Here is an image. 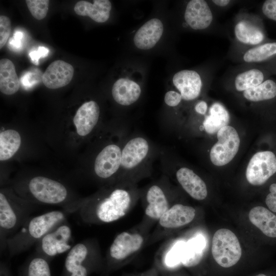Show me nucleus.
<instances>
[{"label": "nucleus", "instance_id": "obj_7", "mask_svg": "<svg viewBox=\"0 0 276 276\" xmlns=\"http://www.w3.org/2000/svg\"><path fill=\"white\" fill-rule=\"evenodd\" d=\"M72 240V231L66 221L51 230L36 243L35 253L50 262L56 256L71 249Z\"/></svg>", "mask_w": 276, "mask_h": 276}, {"label": "nucleus", "instance_id": "obj_8", "mask_svg": "<svg viewBox=\"0 0 276 276\" xmlns=\"http://www.w3.org/2000/svg\"><path fill=\"white\" fill-rule=\"evenodd\" d=\"M217 142L210 151V159L217 166L229 163L237 153L240 140L236 130L231 126H226L217 134Z\"/></svg>", "mask_w": 276, "mask_h": 276}, {"label": "nucleus", "instance_id": "obj_32", "mask_svg": "<svg viewBox=\"0 0 276 276\" xmlns=\"http://www.w3.org/2000/svg\"><path fill=\"white\" fill-rule=\"evenodd\" d=\"M276 54V42L266 43L251 48L244 54L246 62H258L264 61Z\"/></svg>", "mask_w": 276, "mask_h": 276}, {"label": "nucleus", "instance_id": "obj_9", "mask_svg": "<svg viewBox=\"0 0 276 276\" xmlns=\"http://www.w3.org/2000/svg\"><path fill=\"white\" fill-rule=\"evenodd\" d=\"M276 172V156L271 151H265L255 154L250 159L246 170V177L249 183L261 186Z\"/></svg>", "mask_w": 276, "mask_h": 276}, {"label": "nucleus", "instance_id": "obj_19", "mask_svg": "<svg viewBox=\"0 0 276 276\" xmlns=\"http://www.w3.org/2000/svg\"><path fill=\"white\" fill-rule=\"evenodd\" d=\"M196 214L195 209L181 204L173 205L159 219L160 225L165 228L181 227L190 223Z\"/></svg>", "mask_w": 276, "mask_h": 276}, {"label": "nucleus", "instance_id": "obj_26", "mask_svg": "<svg viewBox=\"0 0 276 276\" xmlns=\"http://www.w3.org/2000/svg\"><path fill=\"white\" fill-rule=\"evenodd\" d=\"M206 246L205 238L199 235L185 243L181 263L187 267H193L199 263L204 255Z\"/></svg>", "mask_w": 276, "mask_h": 276}, {"label": "nucleus", "instance_id": "obj_22", "mask_svg": "<svg viewBox=\"0 0 276 276\" xmlns=\"http://www.w3.org/2000/svg\"><path fill=\"white\" fill-rule=\"evenodd\" d=\"M248 217L252 224L269 238H276V215L262 206L252 208Z\"/></svg>", "mask_w": 276, "mask_h": 276}, {"label": "nucleus", "instance_id": "obj_6", "mask_svg": "<svg viewBox=\"0 0 276 276\" xmlns=\"http://www.w3.org/2000/svg\"><path fill=\"white\" fill-rule=\"evenodd\" d=\"M212 254L215 261L220 266L229 268L235 265L242 255L237 237L228 229H218L213 237Z\"/></svg>", "mask_w": 276, "mask_h": 276}, {"label": "nucleus", "instance_id": "obj_3", "mask_svg": "<svg viewBox=\"0 0 276 276\" xmlns=\"http://www.w3.org/2000/svg\"><path fill=\"white\" fill-rule=\"evenodd\" d=\"M21 195L29 201L61 205L67 213L77 212L80 205L69 199L67 188L60 181L43 176L31 178L26 183Z\"/></svg>", "mask_w": 276, "mask_h": 276}, {"label": "nucleus", "instance_id": "obj_30", "mask_svg": "<svg viewBox=\"0 0 276 276\" xmlns=\"http://www.w3.org/2000/svg\"><path fill=\"white\" fill-rule=\"evenodd\" d=\"M244 98L252 102L271 99L276 96V83L267 80L258 86L243 92Z\"/></svg>", "mask_w": 276, "mask_h": 276}, {"label": "nucleus", "instance_id": "obj_27", "mask_svg": "<svg viewBox=\"0 0 276 276\" xmlns=\"http://www.w3.org/2000/svg\"><path fill=\"white\" fill-rule=\"evenodd\" d=\"M18 276H52L50 262L35 253L19 267Z\"/></svg>", "mask_w": 276, "mask_h": 276}, {"label": "nucleus", "instance_id": "obj_17", "mask_svg": "<svg viewBox=\"0 0 276 276\" xmlns=\"http://www.w3.org/2000/svg\"><path fill=\"white\" fill-rule=\"evenodd\" d=\"M176 177L184 190L196 200L204 199L208 195L204 181L192 170L181 167L176 172Z\"/></svg>", "mask_w": 276, "mask_h": 276}, {"label": "nucleus", "instance_id": "obj_2", "mask_svg": "<svg viewBox=\"0 0 276 276\" xmlns=\"http://www.w3.org/2000/svg\"><path fill=\"white\" fill-rule=\"evenodd\" d=\"M66 216L64 211L55 210L30 217L16 233L7 240L6 248L10 257L29 249L51 230L66 221Z\"/></svg>", "mask_w": 276, "mask_h": 276}, {"label": "nucleus", "instance_id": "obj_34", "mask_svg": "<svg viewBox=\"0 0 276 276\" xmlns=\"http://www.w3.org/2000/svg\"><path fill=\"white\" fill-rule=\"evenodd\" d=\"M186 242L180 241L176 242L167 254L165 262L166 265L172 268L181 263L182 252Z\"/></svg>", "mask_w": 276, "mask_h": 276}, {"label": "nucleus", "instance_id": "obj_29", "mask_svg": "<svg viewBox=\"0 0 276 276\" xmlns=\"http://www.w3.org/2000/svg\"><path fill=\"white\" fill-rule=\"evenodd\" d=\"M21 144L19 133L14 129H7L0 133V160L11 158L18 151Z\"/></svg>", "mask_w": 276, "mask_h": 276}, {"label": "nucleus", "instance_id": "obj_37", "mask_svg": "<svg viewBox=\"0 0 276 276\" xmlns=\"http://www.w3.org/2000/svg\"><path fill=\"white\" fill-rule=\"evenodd\" d=\"M269 190V193L265 198V203L269 210L276 213V183H272Z\"/></svg>", "mask_w": 276, "mask_h": 276}, {"label": "nucleus", "instance_id": "obj_20", "mask_svg": "<svg viewBox=\"0 0 276 276\" xmlns=\"http://www.w3.org/2000/svg\"><path fill=\"white\" fill-rule=\"evenodd\" d=\"M92 4L85 1L78 2L75 7V13L80 16H87L97 22L106 21L110 15L111 4L108 0H95Z\"/></svg>", "mask_w": 276, "mask_h": 276}, {"label": "nucleus", "instance_id": "obj_5", "mask_svg": "<svg viewBox=\"0 0 276 276\" xmlns=\"http://www.w3.org/2000/svg\"><path fill=\"white\" fill-rule=\"evenodd\" d=\"M98 265L97 254L93 243L83 240L68 251L61 276H88Z\"/></svg>", "mask_w": 276, "mask_h": 276}, {"label": "nucleus", "instance_id": "obj_33", "mask_svg": "<svg viewBox=\"0 0 276 276\" xmlns=\"http://www.w3.org/2000/svg\"><path fill=\"white\" fill-rule=\"evenodd\" d=\"M49 0H27V7L32 15L36 19L41 20L47 15L49 5Z\"/></svg>", "mask_w": 276, "mask_h": 276}, {"label": "nucleus", "instance_id": "obj_31", "mask_svg": "<svg viewBox=\"0 0 276 276\" xmlns=\"http://www.w3.org/2000/svg\"><path fill=\"white\" fill-rule=\"evenodd\" d=\"M264 78V74L261 71L252 68L241 73L236 77L235 86L237 90L244 91L262 83Z\"/></svg>", "mask_w": 276, "mask_h": 276}, {"label": "nucleus", "instance_id": "obj_14", "mask_svg": "<svg viewBox=\"0 0 276 276\" xmlns=\"http://www.w3.org/2000/svg\"><path fill=\"white\" fill-rule=\"evenodd\" d=\"M173 83L184 100H194L200 94L201 79L195 71L184 70L178 72L173 77Z\"/></svg>", "mask_w": 276, "mask_h": 276}, {"label": "nucleus", "instance_id": "obj_41", "mask_svg": "<svg viewBox=\"0 0 276 276\" xmlns=\"http://www.w3.org/2000/svg\"><path fill=\"white\" fill-rule=\"evenodd\" d=\"M212 2L216 5L219 7H225L228 5L230 2L229 0H213Z\"/></svg>", "mask_w": 276, "mask_h": 276}, {"label": "nucleus", "instance_id": "obj_39", "mask_svg": "<svg viewBox=\"0 0 276 276\" xmlns=\"http://www.w3.org/2000/svg\"><path fill=\"white\" fill-rule=\"evenodd\" d=\"M207 109V104L205 101H203L199 102L195 106V110L196 112L202 115L206 113Z\"/></svg>", "mask_w": 276, "mask_h": 276}, {"label": "nucleus", "instance_id": "obj_24", "mask_svg": "<svg viewBox=\"0 0 276 276\" xmlns=\"http://www.w3.org/2000/svg\"><path fill=\"white\" fill-rule=\"evenodd\" d=\"M19 88V81L14 63L9 59L0 60V90L7 95L16 93Z\"/></svg>", "mask_w": 276, "mask_h": 276}, {"label": "nucleus", "instance_id": "obj_38", "mask_svg": "<svg viewBox=\"0 0 276 276\" xmlns=\"http://www.w3.org/2000/svg\"><path fill=\"white\" fill-rule=\"evenodd\" d=\"M182 100L181 95L175 91H169L165 94L164 101L165 103L171 107L177 106Z\"/></svg>", "mask_w": 276, "mask_h": 276}, {"label": "nucleus", "instance_id": "obj_15", "mask_svg": "<svg viewBox=\"0 0 276 276\" xmlns=\"http://www.w3.org/2000/svg\"><path fill=\"white\" fill-rule=\"evenodd\" d=\"M185 19L194 30H203L208 28L213 21V14L206 1L192 0L187 4Z\"/></svg>", "mask_w": 276, "mask_h": 276}, {"label": "nucleus", "instance_id": "obj_13", "mask_svg": "<svg viewBox=\"0 0 276 276\" xmlns=\"http://www.w3.org/2000/svg\"><path fill=\"white\" fill-rule=\"evenodd\" d=\"M74 73L73 66L63 60L52 62L44 72L42 80L50 89H57L67 85L71 81Z\"/></svg>", "mask_w": 276, "mask_h": 276}, {"label": "nucleus", "instance_id": "obj_1", "mask_svg": "<svg viewBox=\"0 0 276 276\" xmlns=\"http://www.w3.org/2000/svg\"><path fill=\"white\" fill-rule=\"evenodd\" d=\"M101 196L83 201L77 211L85 223H110L123 217L129 210L131 196L129 191L117 188Z\"/></svg>", "mask_w": 276, "mask_h": 276}, {"label": "nucleus", "instance_id": "obj_4", "mask_svg": "<svg viewBox=\"0 0 276 276\" xmlns=\"http://www.w3.org/2000/svg\"><path fill=\"white\" fill-rule=\"evenodd\" d=\"M8 190L0 192L1 248H6L7 240L16 233L31 217V202L20 199Z\"/></svg>", "mask_w": 276, "mask_h": 276}, {"label": "nucleus", "instance_id": "obj_25", "mask_svg": "<svg viewBox=\"0 0 276 276\" xmlns=\"http://www.w3.org/2000/svg\"><path fill=\"white\" fill-rule=\"evenodd\" d=\"M229 121L228 112L221 104L216 102L209 109V114L206 116L203 126L209 134H214L223 127L227 126Z\"/></svg>", "mask_w": 276, "mask_h": 276}, {"label": "nucleus", "instance_id": "obj_11", "mask_svg": "<svg viewBox=\"0 0 276 276\" xmlns=\"http://www.w3.org/2000/svg\"><path fill=\"white\" fill-rule=\"evenodd\" d=\"M122 147L110 144L104 147L95 158L94 171L102 179L112 177L121 169Z\"/></svg>", "mask_w": 276, "mask_h": 276}, {"label": "nucleus", "instance_id": "obj_28", "mask_svg": "<svg viewBox=\"0 0 276 276\" xmlns=\"http://www.w3.org/2000/svg\"><path fill=\"white\" fill-rule=\"evenodd\" d=\"M234 33L237 39L246 44H258L264 37L260 29L246 20L238 22L235 27Z\"/></svg>", "mask_w": 276, "mask_h": 276}, {"label": "nucleus", "instance_id": "obj_42", "mask_svg": "<svg viewBox=\"0 0 276 276\" xmlns=\"http://www.w3.org/2000/svg\"><path fill=\"white\" fill-rule=\"evenodd\" d=\"M255 276H267L266 275V274H263V273H260V274H258Z\"/></svg>", "mask_w": 276, "mask_h": 276}, {"label": "nucleus", "instance_id": "obj_21", "mask_svg": "<svg viewBox=\"0 0 276 276\" xmlns=\"http://www.w3.org/2000/svg\"><path fill=\"white\" fill-rule=\"evenodd\" d=\"M141 94L140 86L132 80L120 78L113 84L112 95L118 104L128 106L133 104L140 98Z\"/></svg>", "mask_w": 276, "mask_h": 276}, {"label": "nucleus", "instance_id": "obj_23", "mask_svg": "<svg viewBox=\"0 0 276 276\" xmlns=\"http://www.w3.org/2000/svg\"><path fill=\"white\" fill-rule=\"evenodd\" d=\"M146 197L148 202L145 210L146 215L153 219H159L169 208L163 190L157 185H153L148 189Z\"/></svg>", "mask_w": 276, "mask_h": 276}, {"label": "nucleus", "instance_id": "obj_18", "mask_svg": "<svg viewBox=\"0 0 276 276\" xmlns=\"http://www.w3.org/2000/svg\"><path fill=\"white\" fill-rule=\"evenodd\" d=\"M163 25L157 18H152L144 24L136 32L133 41L135 45L142 50L154 47L163 33Z\"/></svg>", "mask_w": 276, "mask_h": 276}, {"label": "nucleus", "instance_id": "obj_36", "mask_svg": "<svg viewBox=\"0 0 276 276\" xmlns=\"http://www.w3.org/2000/svg\"><path fill=\"white\" fill-rule=\"evenodd\" d=\"M262 11L268 18L276 21V0L265 1L262 5Z\"/></svg>", "mask_w": 276, "mask_h": 276}, {"label": "nucleus", "instance_id": "obj_35", "mask_svg": "<svg viewBox=\"0 0 276 276\" xmlns=\"http://www.w3.org/2000/svg\"><path fill=\"white\" fill-rule=\"evenodd\" d=\"M11 32V21L5 15L0 16V49L6 43Z\"/></svg>", "mask_w": 276, "mask_h": 276}, {"label": "nucleus", "instance_id": "obj_40", "mask_svg": "<svg viewBox=\"0 0 276 276\" xmlns=\"http://www.w3.org/2000/svg\"><path fill=\"white\" fill-rule=\"evenodd\" d=\"M0 276H12L9 266L3 262H1L0 264Z\"/></svg>", "mask_w": 276, "mask_h": 276}, {"label": "nucleus", "instance_id": "obj_12", "mask_svg": "<svg viewBox=\"0 0 276 276\" xmlns=\"http://www.w3.org/2000/svg\"><path fill=\"white\" fill-rule=\"evenodd\" d=\"M143 238L139 234L123 232L114 239L108 252V266L124 260L126 258L137 251L142 246Z\"/></svg>", "mask_w": 276, "mask_h": 276}, {"label": "nucleus", "instance_id": "obj_10", "mask_svg": "<svg viewBox=\"0 0 276 276\" xmlns=\"http://www.w3.org/2000/svg\"><path fill=\"white\" fill-rule=\"evenodd\" d=\"M150 150L146 138L141 136L130 138L122 147L121 169L131 171L140 167L150 155Z\"/></svg>", "mask_w": 276, "mask_h": 276}, {"label": "nucleus", "instance_id": "obj_16", "mask_svg": "<svg viewBox=\"0 0 276 276\" xmlns=\"http://www.w3.org/2000/svg\"><path fill=\"white\" fill-rule=\"evenodd\" d=\"M100 116V108L95 101L83 103L77 110L73 123L78 135L85 136L96 126Z\"/></svg>", "mask_w": 276, "mask_h": 276}]
</instances>
